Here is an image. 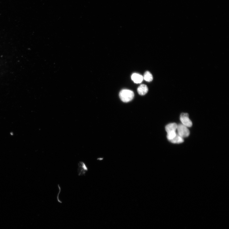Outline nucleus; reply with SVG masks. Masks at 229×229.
I'll use <instances>...</instances> for the list:
<instances>
[{"instance_id": "nucleus-9", "label": "nucleus", "mask_w": 229, "mask_h": 229, "mask_svg": "<svg viewBox=\"0 0 229 229\" xmlns=\"http://www.w3.org/2000/svg\"><path fill=\"white\" fill-rule=\"evenodd\" d=\"M143 79L148 82H150L153 80V76L151 73L148 71H146L144 74Z\"/></svg>"}, {"instance_id": "nucleus-5", "label": "nucleus", "mask_w": 229, "mask_h": 229, "mask_svg": "<svg viewBox=\"0 0 229 229\" xmlns=\"http://www.w3.org/2000/svg\"><path fill=\"white\" fill-rule=\"evenodd\" d=\"M131 78L134 83H141L143 80V76L137 73L133 74L132 75Z\"/></svg>"}, {"instance_id": "nucleus-4", "label": "nucleus", "mask_w": 229, "mask_h": 229, "mask_svg": "<svg viewBox=\"0 0 229 229\" xmlns=\"http://www.w3.org/2000/svg\"><path fill=\"white\" fill-rule=\"evenodd\" d=\"M78 172L79 176H85L86 172L88 170L85 163L83 162L80 161L78 163Z\"/></svg>"}, {"instance_id": "nucleus-8", "label": "nucleus", "mask_w": 229, "mask_h": 229, "mask_svg": "<svg viewBox=\"0 0 229 229\" xmlns=\"http://www.w3.org/2000/svg\"><path fill=\"white\" fill-rule=\"evenodd\" d=\"M184 141L183 138L179 135L178 134L175 138L170 141L171 143L175 144H181L183 143Z\"/></svg>"}, {"instance_id": "nucleus-1", "label": "nucleus", "mask_w": 229, "mask_h": 229, "mask_svg": "<svg viewBox=\"0 0 229 229\" xmlns=\"http://www.w3.org/2000/svg\"><path fill=\"white\" fill-rule=\"evenodd\" d=\"M134 96L133 91L128 90H122L119 93L120 99L124 102H128L132 101Z\"/></svg>"}, {"instance_id": "nucleus-6", "label": "nucleus", "mask_w": 229, "mask_h": 229, "mask_svg": "<svg viewBox=\"0 0 229 229\" xmlns=\"http://www.w3.org/2000/svg\"><path fill=\"white\" fill-rule=\"evenodd\" d=\"M148 91L147 86L145 84H141L138 89V92L140 95H144L146 94Z\"/></svg>"}, {"instance_id": "nucleus-7", "label": "nucleus", "mask_w": 229, "mask_h": 229, "mask_svg": "<svg viewBox=\"0 0 229 229\" xmlns=\"http://www.w3.org/2000/svg\"><path fill=\"white\" fill-rule=\"evenodd\" d=\"M177 125L176 123H172L168 124L166 127V130L168 133L176 132L177 129Z\"/></svg>"}, {"instance_id": "nucleus-3", "label": "nucleus", "mask_w": 229, "mask_h": 229, "mask_svg": "<svg viewBox=\"0 0 229 229\" xmlns=\"http://www.w3.org/2000/svg\"><path fill=\"white\" fill-rule=\"evenodd\" d=\"M180 120L182 124L188 127L192 126V122L189 117V114L187 113H182L180 116Z\"/></svg>"}, {"instance_id": "nucleus-2", "label": "nucleus", "mask_w": 229, "mask_h": 229, "mask_svg": "<svg viewBox=\"0 0 229 229\" xmlns=\"http://www.w3.org/2000/svg\"><path fill=\"white\" fill-rule=\"evenodd\" d=\"M178 134L183 138L187 137L190 132L188 127L182 124L177 125Z\"/></svg>"}, {"instance_id": "nucleus-10", "label": "nucleus", "mask_w": 229, "mask_h": 229, "mask_svg": "<svg viewBox=\"0 0 229 229\" xmlns=\"http://www.w3.org/2000/svg\"><path fill=\"white\" fill-rule=\"evenodd\" d=\"M167 134V138L170 141L175 138L177 134L176 132H170Z\"/></svg>"}]
</instances>
